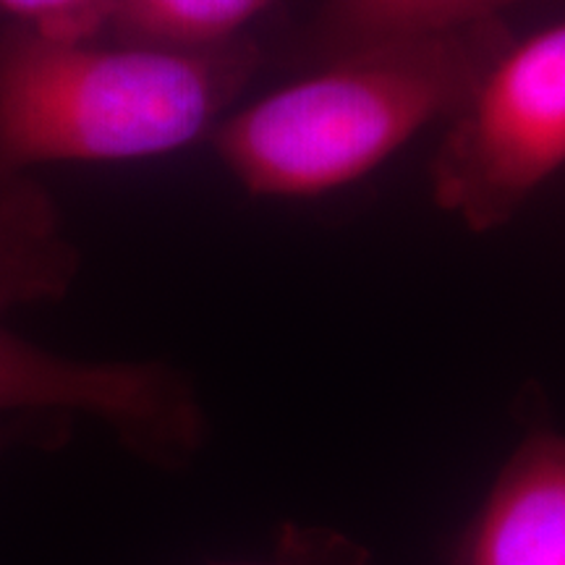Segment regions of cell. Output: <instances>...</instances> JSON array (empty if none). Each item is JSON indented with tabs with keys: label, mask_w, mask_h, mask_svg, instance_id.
Segmentation results:
<instances>
[{
	"label": "cell",
	"mask_w": 565,
	"mask_h": 565,
	"mask_svg": "<svg viewBox=\"0 0 565 565\" xmlns=\"http://www.w3.org/2000/svg\"><path fill=\"white\" fill-rule=\"evenodd\" d=\"M265 63L252 38L202 53L66 40L0 13V186L55 162H131L196 145Z\"/></svg>",
	"instance_id": "1"
},
{
	"label": "cell",
	"mask_w": 565,
	"mask_h": 565,
	"mask_svg": "<svg viewBox=\"0 0 565 565\" xmlns=\"http://www.w3.org/2000/svg\"><path fill=\"white\" fill-rule=\"evenodd\" d=\"M513 38L492 19L385 42L225 116L212 147L254 196H320L364 179L395 150L466 108Z\"/></svg>",
	"instance_id": "2"
},
{
	"label": "cell",
	"mask_w": 565,
	"mask_h": 565,
	"mask_svg": "<svg viewBox=\"0 0 565 565\" xmlns=\"http://www.w3.org/2000/svg\"><path fill=\"white\" fill-rule=\"evenodd\" d=\"M565 166V24L511 42L429 166L437 207L500 228Z\"/></svg>",
	"instance_id": "3"
},
{
	"label": "cell",
	"mask_w": 565,
	"mask_h": 565,
	"mask_svg": "<svg viewBox=\"0 0 565 565\" xmlns=\"http://www.w3.org/2000/svg\"><path fill=\"white\" fill-rule=\"evenodd\" d=\"M0 414L89 416L139 461L179 471L207 443L192 380L160 359L84 362L11 333L0 322Z\"/></svg>",
	"instance_id": "4"
},
{
	"label": "cell",
	"mask_w": 565,
	"mask_h": 565,
	"mask_svg": "<svg viewBox=\"0 0 565 565\" xmlns=\"http://www.w3.org/2000/svg\"><path fill=\"white\" fill-rule=\"evenodd\" d=\"M454 565H565V435L536 429L513 450Z\"/></svg>",
	"instance_id": "5"
},
{
	"label": "cell",
	"mask_w": 565,
	"mask_h": 565,
	"mask_svg": "<svg viewBox=\"0 0 565 565\" xmlns=\"http://www.w3.org/2000/svg\"><path fill=\"white\" fill-rule=\"evenodd\" d=\"M79 267L53 196L32 179L0 186V315L63 299Z\"/></svg>",
	"instance_id": "6"
},
{
	"label": "cell",
	"mask_w": 565,
	"mask_h": 565,
	"mask_svg": "<svg viewBox=\"0 0 565 565\" xmlns=\"http://www.w3.org/2000/svg\"><path fill=\"white\" fill-rule=\"evenodd\" d=\"M521 0H322L307 53L315 66L385 42L466 30Z\"/></svg>",
	"instance_id": "7"
},
{
	"label": "cell",
	"mask_w": 565,
	"mask_h": 565,
	"mask_svg": "<svg viewBox=\"0 0 565 565\" xmlns=\"http://www.w3.org/2000/svg\"><path fill=\"white\" fill-rule=\"evenodd\" d=\"M273 0H110L108 40L154 51L202 53L246 40Z\"/></svg>",
	"instance_id": "8"
},
{
	"label": "cell",
	"mask_w": 565,
	"mask_h": 565,
	"mask_svg": "<svg viewBox=\"0 0 565 565\" xmlns=\"http://www.w3.org/2000/svg\"><path fill=\"white\" fill-rule=\"evenodd\" d=\"M0 13L66 40L108 38L110 0H0Z\"/></svg>",
	"instance_id": "9"
},
{
	"label": "cell",
	"mask_w": 565,
	"mask_h": 565,
	"mask_svg": "<svg viewBox=\"0 0 565 565\" xmlns=\"http://www.w3.org/2000/svg\"><path fill=\"white\" fill-rule=\"evenodd\" d=\"M215 565H374L372 553L362 542L330 526L282 524L275 536L273 553L254 563Z\"/></svg>",
	"instance_id": "10"
},
{
	"label": "cell",
	"mask_w": 565,
	"mask_h": 565,
	"mask_svg": "<svg viewBox=\"0 0 565 565\" xmlns=\"http://www.w3.org/2000/svg\"><path fill=\"white\" fill-rule=\"evenodd\" d=\"M71 427H74V419H63V416H13V419L0 422V456L21 445L58 448L66 443Z\"/></svg>",
	"instance_id": "11"
}]
</instances>
